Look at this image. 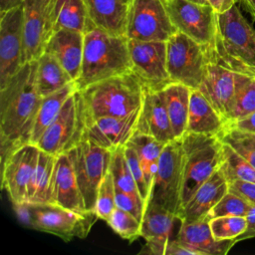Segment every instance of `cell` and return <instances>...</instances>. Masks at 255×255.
Masks as SVG:
<instances>
[{
  "label": "cell",
  "instance_id": "obj_11",
  "mask_svg": "<svg viewBox=\"0 0 255 255\" xmlns=\"http://www.w3.org/2000/svg\"><path fill=\"white\" fill-rule=\"evenodd\" d=\"M176 28L163 0H131L126 36L138 41H167Z\"/></svg>",
  "mask_w": 255,
  "mask_h": 255
},
{
  "label": "cell",
  "instance_id": "obj_23",
  "mask_svg": "<svg viewBox=\"0 0 255 255\" xmlns=\"http://www.w3.org/2000/svg\"><path fill=\"white\" fill-rule=\"evenodd\" d=\"M45 52L54 56L75 82L79 78L82 68L84 33L69 29H58L49 39Z\"/></svg>",
  "mask_w": 255,
  "mask_h": 255
},
{
  "label": "cell",
  "instance_id": "obj_39",
  "mask_svg": "<svg viewBox=\"0 0 255 255\" xmlns=\"http://www.w3.org/2000/svg\"><path fill=\"white\" fill-rule=\"evenodd\" d=\"M116 207V187L113 175L109 169L99 186L95 212L100 219L107 222Z\"/></svg>",
  "mask_w": 255,
  "mask_h": 255
},
{
  "label": "cell",
  "instance_id": "obj_15",
  "mask_svg": "<svg viewBox=\"0 0 255 255\" xmlns=\"http://www.w3.org/2000/svg\"><path fill=\"white\" fill-rule=\"evenodd\" d=\"M40 148L26 142L1 159V181L13 203L28 201V186L36 168Z\"/></svg>",
  "mask_w": 255,
  "mask_h": 255
},
{
  "label": "cell",
  "instance_id": "obj_46",
  "mask_svg": "<svg viewBox=\"0 0 255 255\" xmlns=\"http://www.w3.org/2000/svg\"><path fill=\"white\" fill-rule=\"evenodd\" d=\"M226 126L235 127L237 128H240V129H244V130L255 132V112H253L252 114L248 115L247 117H244L242 119L234 121V122H232V123H230V124H228Z\"/></svg>",
  "mask_w": 255,
  "mask_h": 255
},
{
  "label": "cell",
  "instance_id": "obj_24",
  "mask_svg": "<svg viewBox=\"0 0 255 255\" xmlns=\"http://www.w3.org/2000/svg\"><path fill=\"white\" fill-rule=\"evenodd\" d=\"M53 204L78 212L88 211L85 207L73 164L66 152L56 156L53 180Z\"/></svg>",
  "mask_w": 255,
  "mask_h": 255
},
{
  "label": "cell",
  "instance_id": "obj_14",
  "mask_svg": "<svg viewBox=\"0 0 255 255\" xmlns=\"http://www.w3.org/2000/svg\"><path fill=\"white\" fill-rule=\"evenodd\" d=\"M131 72L144 89L159 91L171 81L166 65L165 41H138L128 39Z\"/></svg>",
  "mask_w": 255,
  "mask_h": 255
},
{
  "label": "cell",
  "instance_id": "obj_16",
  "mask_svg": "<svg viewBox=\"0 0 255 255\" xmlns=\"http://www.w3.org/2000/svg\"><path fill=\"white\" fill-rule=\"evenodd\" d=\"M0 15V89H2L25 64L22 5L1 11Z\"/></svg>",
  "mask_w": 255,
  "mask_h": 255
},
{
  "label": "cell",
  "instance_id": "obj_45",
  "mask_svg": "<svg viewBox=\"0 0 255 255\" xmlns=\"http://www.w3.org/2000/svg\"><path fill=\"white\" fill-rule=\"evenodd\" d=\"M246 220H247V227L246 230L235 239L236 243L238 241H242L245 239L253 238L255 237V205H251L247 214H246Z\"/></svg>",
  "mask_w": 255,
  "mask_h": 255
},
{
  "label": "cell",
  "instance_id": "obj_35",
  "mask_svg": "<svg viewBox=\"0 0 255 255\" xmlns=\"http://www.w3.org/2000/svg\"><path fill=\"white\" fill-rule=\"evenodd\" d=\"M220 168L228 181L239 179L255 182V167L224 142H222V162Z\"/></svg>",
  "mask_w": 255,
  "mask_h": 255
},
{
  "label": "cell",
  "instance_id": "obj_7",
  "mask_svg": "<svg viewBox=\"0 0 255 255\" xmlns=\"http://www.w3.org/2000/svg\"><path fill=\"white\" fill-rule=\"evenodd\" d=\"M183 149L181 138L167 142L160 154L148 203L159 205L176 216L181 207Z\"/></svg>",
  "mask_w": 255,
  "mask_h": 255
},
{
  "label": "cell",
  "instance_id": "obj_8",
  "mask_svg": "<svg viewBox=\"0 0 255 255\" xmlns=\"http://www.w3.org/2000/svg\"><path fill=\"white\" fill-rule=\"evenodd\" d=\"M208 59V46L177 31L166 41V65L171 82L198 89Z\"/></svg>",
  "mask_w": 255,
  "mask_h": 255
},
{
  "label": "cell",
  "instance_id": "obj_10",
  "mask_svg": "<svg viewBox=\"0 0 255 255\" xmlns=\"http://www.w3.org/2000/svg\"><path fill=\"white\" fill-rule=\"evenodd\" d=\"M33 229L54 234L63 240L85 238L100 219L95 211L78 212L57 204L31 203Z\"/></svg>",
  "mask_w": 255,
  "mask_h": 255
},
{
  "label": "cell",
  "instance_id": "obj_3",
  "mask_svg": "<svg viewBox=\"0 0 255 255\" xmlns=\"http://www.w3.org/2000/svg\"><path fill=\"white\" fill-rule=\"evenodd\" d=\"M86 123L103 117H127L141 109L144 87L130 71L79 90Z\"/></svg>",
  "mask_w": 255,
  "mask_h": 255
},
{
  "label": "cell",
  "instance_id": "obj_9",
  "mask_svg": "<svg viewBox=\"0 0 255 255\" xmlns=\"http://www.w3.org/2000/svg\"><path fill=\"white\" fill-rule=\"evenodd\" d=\"M86 119L81 94L77 89L37 142L40 149L57 156L67 152L84 137Z\"/></svg>",
  "mask_w": 255,
  "mask_h": 255
},
{
  "label": "cell",
  "instance_id": "obj_30",
  "mask_svg": "<svg viewBox=\"0 0 255 255\" xmlns=\"http://www.w3.org/2000/svg\"><path fill=\"white\" fill-rule=\"evenodd\" d=\"M77 90L75 82L70 83L63 89L46 97H42L40 107L31 130L30 142L37 144L43 132L58 116L66 100Z\"/></svg>",
  "mask_w": 255,
  "mask_h": 255
},
{
  "label": "cell",
  "instance_id": "obj_5",
  "mask_svg": "<svg viewBox=\"0 0 255 255\" xmlns=\"http://www.w3.org/2000/svg\"><path fill=\"white\" fill-rule=\"evenodd\" d=\"M183 149V186L181 207L196 189L221 165L222 142L218 136L185 132L181 137Z\"/></svg>",
  "mask_w": 255,
  "mask_h": 255
},
{
  "label": "cell",
  "instance_id": "obj_6",
  "mask_svg": "<svg viewBox=\"0 0 255 255\" xmlns=\"http://www.w3.org/2000/svg\"><path fill=\"white\" fill-rule=\"evenodd\" d=\"M66 153L73 164L85 207L95 211L99 186L110 169L113 151L83 137Z\"/></svg>",
  "mask_w": 255,
  "mask_h": 255
},
{
  "label": "cell",
  "instance_id": "obj_1",
  "mask_svg": "<svg viewBox=\"0 0 255 255\" xmlns=\"http://www.w3.org/2000/svg\"><path fill=\"white\" fill-rule=\"evenodd\" d=\"M37 60L26 62L0 89L1 159L17 146L30 142L42 97L36 87Z\"/></svg>",
  "mask_w": 255,
  "mask_h": 255
},
{
  "label": "cell",
  "instance_id": "obj_29",
  "mask_svg": "<svg viewBox=\"0 0 255 255\" xmlns=\"http://www.w3.org/2000/svg\"><path fill=\"white\" fill-rule=\"evenodd\" d=\"M74 82L70 74L49 53L44 52L37 59L36 87L41 97H46Z\"/></svg>",
  "mask_w": 255,
  "mask_h": 255
},
{
  "label": "cell",
  "instance_id": "obj_38",
  "mask_svg": "<svg viewBox=\"0 0 255 255\" xmlns=\"http://www.w3.org/2000/svg\"><path fill=\"white\" fill-rule=\"evenodd\" d=\"M209 225L216 240H235L246 230L247 220L245 216L225 215L209 219Z\"/></svg>",
  "mask_w": 255,
  "mask_h": 255
},
{
  "label": "cell",
  "instance_id": "obj_43",
  "mask_svg": "<svg viewBox=\"0 0 255 255\" xmlns=\"http://www.w3.org/2000/svg\"><path fill=\"white\" fill-rule=\"evenodd\" d=\"M228 190L239 194L251 205H255V182L239 179L230 180L228 181Z\"/></svg>",
  "mask_w": 255,
  "mask_h": 255
},
{
  "label": "cell",
  "instance_id": "obj_37",
  "mask_svg": "<svg viewBox=\"0 0 255 255\" xmlns=\"http://www.w3.org/2000/svg\"><path fill=\"white\" fill-rule=\"evenodd\" d=\"M107 223L115 233L129 242L141 237V221L124 209L116 207Z\"/></svg>",
  "mask_w": 255,
  "mask_h": 255
},
{
  "label": "cell",
  "instance_id": "obj_40",
  "mask_svg": "<svg viewBox=\"0 0 255 255\" xmlns=\"http://www.w3.org/2000/svg\"><path fill=\"white\" fill-rule=\"evenodd\" d=\"M251 204L239 194L228 190L216 205L210 210L208 218L218 216L233 215V216H246Z\"/></svg>",
  "mask_w": 255,
  "mask_h": 255
},
{
  "label": "cell",
  "instance_id": "obj_33",
  "mask_svg": "<svg viewBox=\"0 0 255 255\" xmlns=\"http://www.w3.org/2000/svg\"><path fill=\"white\" fill-rule=\"evenodd\" d=\"M56 15V30L69 29L85 33L92 26L84 0H57Z\"/></svg>",
  "mask_w": 255,
  "mask_h": 255
},
{
  "label": "cell",
  "instance_id": "obj_18",
  "mask_svg": "<svg viewBox=\"0 0 255 255\" xmlns=\"http://www.w3.org/2000/svg\"><path fill=\"white\" fill-rule=\"evenodd\" d=\"M140 110L127 117H103L89 121L84 137L111 151L126 146L136 131Z\"/></svg>",
  "mask_w": 255,
  "mask_h": 255
},
{
  "label": "cell",
  "instance_id": "obj_25",
  "mask_svg": "<svg viewBox=\"0 0 255 255\" xmlns=\"http://www.w3.org/2000/svg\"><path fill=\"white\" fill-rule=\"evenodd\" d=\"M93 26L115 35H126L130 0H84Z\"/></svg>",
  "mask_w": 255,
  "mask_h": 255
},
{
  "label": "cell",
  "instance_id": "obj_12",
  "mask_svg": "<svg viewBox=\"0 0 255 255\" xmlns=\"http://www.w3.org/2000/svg\"><path fill=\"white\" fill-rule=\"evenodd\" d=\"M177 31L204 46H212L217 34V13L209 4L192 0H163Z\"/></svg>",
  "mask_w": 255,
  "mask_h": 255
},
{
  "label": "cell",
  "instance_id": "obj_20",
  "mask_svg": "<svg viewBox=\"0 0 255 255\" xmlns=\"http://www.w3.org/2000/svg\"><path fill=\"white\" fill-rule=\"evenodd\" d=\"M228 191V180L219 167L192 194L179 210V221L192 222L208 218L210 210Z\"/></svg>",
  "mask_w": 255,
  "mask_h": 255
},
{
  "label": "cell",
  "instance_id": "obj_17",
  "mask_svg": "<svg viewBox=\"0 0 255 255\" xmlns=\"http://www.w3.org/2000/svg\"><path fill=\"white\" fill-rule=\"evenodd\" d=\"M236 73L217 54L213 45L208 46V59L203 80L198 89L223 117L225 122L235 92Z\"/></svg>",
  "mask_w": 255,
  "mask_h": 255
},
{
  "label": "cell",
  "instance_id": "obj_34",
  "mask_svg": "<svg viewBox=\"0 0 255 255\" xmlns=\"http://www.w3.org/2000/svg\"><path fill=\"white\" fill-rule=\"evenodd\" d=\"M125 146L119 147L113 151L111 163H110V171L113 175L115 187L118 190H122L127 192L135 198L141 200L143 203V199L138 191L134 178L131 174L129 165L128 163L126 154H125ZM145 204V203H144ZM146 207V205H145Z\"/></svg>",
  "mask_w": 255,
  "mask_h": 255
},
{
  "label": "cell",
  "instance_id": "obj_52",
  "mask_svg": "<svg viewBox=\"0 0 255 255\" xmlns=\"http://www.w3.org/2000/svg\"><path fill=\"white\" fill-rule=\"evenodd\" d=\"M130 1H131V0H130Z\"/></svg>",
  "mask_w": 255,
  "mask_h": 255
},
{
  "label": "cell",
  "instance_id": "obj_44",
  "mask_svg": "<svg viewBox=\"0 0 255 255\" xmlns=\"http://www.w3.org/2000/svg\"><path fill=\"white\" fill-rule=\"evenodd\" d=\"M13 209L16 213L18 220L23 225L33 228V213L30 202L26 201L21 203H13Z\"/></svg>",
  "mask_w": 255,
  "mask_h": 255
},
{
  "label": "cell",
  "instance_id": "obj_13",
  "mask_svg": "<svg viewBox=\"0 0 255 255\" xmlns=\"http://www.w3.org/2000/svg\"><path fill=\"white\" fill-rule=\"evenodd\" d=\"M23 45L24 62L37 60L56 30L57 0H24Z\"/></svg>",
  "mask_w": 255,
  "mask_h": 255
},
{
  "label": "cell",
  "instance_id": "obj_36",
  "mask_svg": "<svg viewBox=\"0 0 255 255\" xmlns=\"http://www.w3.org/2000/svg\"><path fill=\"white\" fill-rule=\"evenodd\" d=\"M218 137L255 167V132L226 126Z\"/></svg>",
  "mask_w": 255,
  "mask_h": 255
},
{
  "label": "cell",
  "instance_id": "obj_21",
  "mask_svg": "<svg viewBox=\"0 0 255 255\" xmlns=\"http://www.w3.org/2000/svg\"><path fill=\"white\" fill-rule=\"evenodd\" d=\"M177 216L167 209L148 203L141 220V237L146 241L140 253L165 255L166 247L171 240V233Z\"/></svg>",
  "mask_w": 255,
  "mask_h": 255
},
{
  "label": "cell",
  "instance_id": "obj_41",
  "mask_svg": "<svg viewBox=\"0 0 255 255\" xmlns=\"http://www.w3.org/2000/svg\"><path fill=\"white\" fill-rule=\"evenodd\" d=\"M124 149H125V154H126L128 163L129 165L131 174H132V176L134 178V181L136 183V186L138 188V191H139L145 205L147 206L148 201H149V197H150V192H149V189L147 187L146 180H145V177H144V173H143V170H142L141 165L139 163L137 154H136L134 148L132 146H130L129 144H127L124 147Z\"/></svg>",
  "mask_w": 255,
  "mask_h": 255
},
{
  "label": "cell",
  "instance_id": "obj_19",
  "mask_svg": "<svg viewBox=\"0 0 255 255\" xmlns=\"http://www.w3.org/2000/svg\"><path fill=\"white\" fill-rule=\"evenodd\" d=\"M136 131L150 135L163 143L176 139L173 135L162 90L144 89Z\"/></svg>",
  "mask_w": 255,
  "mask_h": 255
},
{
  "label": "cell",
  "instance_id": "obj_42",
  "mask_svg": "<svg viewBox=\"0 0 255 255\" xmlns=\"http://www.w3.org/2000/svg\"><path fill=\"white\" fill-rule=\"evenodd\" d=\"M116 205L117 207L131 213L140 221L143 218L146 208L145 204L141 200L118 189H116Z\"/></svg>",
  "mask_w": 255,
  "mask_h": 255
},
{
  "label": "cell",
  "instance_id": "obj_47",
  "mask_svg": "<svg viewBox=\"0 0 255 255\" xmlns=\"http://www.w3.org/2000/svg\"><path fill=\"white\" fill-rule=\"evenodd\" d=\"M165 255H193V253L183 246L176 239H171L166 247Z\"/></svg>",
  "mask_w": 255,
  "mask_h": 255
},
{
  "label": "cell",
  "instance_id": "obj_4",
  "mask_svg": "<svg viewBox=\"0 0 255 255\" xmlns=\"http://www.w3.org/2000/svg\"><path fill=\"white\" fill-rule=\"evenodd\" d=\"M217 54L236 72L255 74V30L236 4L217 13Z\"/></svg>",
  "mask_w": 255,
  "mask_h": 255
},
{
  "label": "cell",
  "instance_id": "obj_49",
  "mask_svg": "<svg viewBox=\"0 0 255 255\" xmlns=\"http://www.w3.org/2000/svg\"><path fill=\"white\" fill-rule=\"evenodd\" d=\"M245 11L255 20V0H239Z\"/></svg>",
  "mask_w": 255,
  "mask_h": 255
},
{
  "label": "cell",
  "instance_id": "obj_22",
  "mask_svg": "<svg viewBox=\"0 0 255 255\" xmlns=\"http://www.w3.org/2000/svg\"><path fill=\"white\" fill-rule=\"evenodd\" d=\"M179 230L174 237L193 255H224L236 243L235 240H216L211 232L209 218L197 221H180Z\"/></svg>",
  "mask_w": 255,
  "mask_h": 255
},
{
  "label": "cell",
  "instance_id": "obj_51",
  "mask_svg": "<svg viewBox=\"0 0 255 255\" xmlns=\"http://www.w3.org/2000/svg\"><path fill=\"white\" fill-rule=\"evenodd\" d=\"M192 1H195V2H198V3H203V4H208L206 0H192Z\"/></svg>",
  "mask_w": 255,
  "mask_h": 255
},
{
  "label": "cell",
  "instance_id": "obj_31",
  "mask_svg": "<svg viewBox=\"0 0 255 255\" xmlns=\"http://www.w3.org/2000/svg\"><path fill=\"white\" fill-rule=\"evenodd\" d=\"M127 144H129L134 148L150 192L159 157L166 143H163L150 135L135 131Z\"/></svg>",
  "mask_w": 255,
  "mask_h": 255
},
{
  "label": "cell",
  "instance_id": "obj_26",
  "mask_svg": "<svg viewBox=\"0 0 255 255\" xmlns=\"http://www.w3.org/2000/svg\"><path fill=\"white\" fill-rule=\"evenodd\" d=\"M226 126L217 112L199 89H191L186 132L218 136Z\"/></svg>",
  "mask_w": 255,
  "mask_h": 255
},
{
  "label": "cell",
  "instance_id": "obj_48",
  "mask_svg": "<svg viewBox=\"0 0 255 255\" xmlns=\"http://www.w3.org/2000/svg\"><path fill=\"white\" fill-rule=\"evenodd\" d=\"M206 1L209 5L213 7L216 13H223L236 3V0H206Z\"/></svg>",
  "mask_w": 255,
  "mask_h": 255
},
{
  "label": "cell",
  "instance_id": "obj_27",
  "mask_svg": "<svg viewBox=\"0 0 255 255\" xmlns=\"http://www.w3.org/2000/svg\"><path fill=\"white\" fill-rule=\"evenodd\" d=\"M162 92L173 135L180 139L187 128L191 88L181 83L170 82Z\"/></svg>",
  "mask_w": 255,
  "mask_h": 255
},
{
  "label": "cell",
  "instance_id": "obj_28",
  "mask_svg": "<svg viewBox=\"0 0 255 255\" xmlns=\"http://www.w3.org/2000/svg\"><path fill=\"white\" fill-rule=\"evenodd\" d=\"M56 156L40 149L36 168L28 186V202L53 203V180Z\"/></svg>",
  "mask_w": 255,
  "mask_h": 255
},
{
  "label": "cell",
  "instance_id": "obj_50",
  "mask_svg": "<svg viewBox=\"0 0 255 255\" xmlns=\"http://www.w3.org/2000/svg\"><path fill=\"white\" fill-rule=\"evenodd\" d=\"M24 0H0V12L22 5Z\"/></svg>",
  "mask_w": 255,
  "mask_h": 255
},
{
  "label": "cell",
  "instance_id": "obj_32",
  "mask_svg": "<svg viewBox=\"0 0 255 255\" xmlns=\"http://www.w3.org/2000/svg\"><path fill=\"white\" fill-rule=\"evenodd\" d=\"M255 112V74L237 72L235 92L226 125Z\"/></svg>",
  "mask_w": 255,
  "mask_h": 255
},
{
  "label": "cell",
  "instance_id": "obj_2",
  "mask_svg": "<svg viewBox=\"0 0 255 255\" xmlns=\"http://www.w3.org/2000/svg\"><path fill=\"white\" fill-rule=\"evenodd\" d=\"M131 71L128 38L115 35L91 26L84 33V54L79 78L75 81L78 90Z\"/></svg>",
  "mask_w": 255,
  "mask_h": 255
}]
</instances>
